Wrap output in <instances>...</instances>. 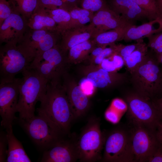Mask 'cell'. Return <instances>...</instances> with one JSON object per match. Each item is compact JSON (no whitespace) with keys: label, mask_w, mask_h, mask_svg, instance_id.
I'll list each match as a JSON object with an SVG mask.
<instances>
[{"label":"cell","mask_w":162,"mask_h":162,"mask_svg":"<svg viewBox=\"0 0 162 162\" xmlns=\"http://www.w3.org/2000/svg\"><path fill=\"white\" fill-rule=\"evenodd\" d=\"M68 98L74 120L85 115L89 107V100L80 86L72 89L64 87Z\"/></svg>","instance_id":"ac0fdd59"},{"label":"cell","mask_w":162,"mask_h":162,"mask_svg":"<svg viewBox=\"0 0 162 162\" xmlns=\"http://www.w3.org/2000/svg\"><path fill=\"white\" fill-rule=\"evenodd\" d=\"M27 119H19L20 124L33 142L44 151L67 136L55 123L44 114L38 112Z\"/></svg>","instance_id":"3957f363"},{"label":"cell","mask_w":162,"mask_h":162,"mask_svg":"<svg viewBox=\"0 0 162 162\" xmlns=\"http://www.w3.org/2000/svg\"><path fill=\"white\" fill-rule=\"evenodd\" d=\"M67 62V54L58 43L33 61L28 68L33 69L48 81L58 80L60 76L64 74Z\"/></svg>","instance_id":"9c48e42d"},{"label":"cell","mask_w":162,"mask_h":162,"mask_svg":"<svg viewBox=\"0 0 162 162\" xmlns=\"http://www.w3.org/2000/svg\"><path fill=\"white\" fill-rule=\"evenodd\" d=\"M89 24L94 29V38L99 34L109 30L134 26L111 9L106 3L100 10L94 13L93 19Z\"/></svg>","instance_id":"5bb4252c"},{"label":"cell","mask_w":162,"mask_h":162,"mask_svg":"<svg viewBox=\"0 0 162 162\" xmlns=\"http://www.w3.org/2000/svg\"><path fill=\"white\" fill-rule=\"evenodd\" d=\"M97 46L92 39L72 47L68 51V62L78 61L87 58L88 54Z\"/></svg>","instance_id":"cb8c5ba5"},{"label":"cell","mask_w":162,"mask_h":162,"mask_svg":"<svg viewBox=\"0 0 162 162\" xmlns=\"http://www.w3.org/2000/svg\"><path fill=\"white\" fill-rule=\"evenodd\" d=\"M148 15L150 21L158 20L159 14L156 0H133Z\"/></svg>","instance_id":"f1b7e54d"},{"label":"cell","mask_w":162,"mask_h":162,"mask_svg":"<svg viewBox=\"0 0 162 162\" xmlns=\"http://www.w3.org/2000/svg\"><path fill=\"white\" fill-rule=\"evenodd\" d=\"M105 116L107 120L112 123H117L119 120L118 114L112 110H108L106 111Z\"/></svg>","instance_id":"ab89813d"},{"label":"cell","mask_w":162,"mask_h":162,"mask_svg":"<svg viewBox=\"0 0 162 162\" xmlns=\"http://www.w3.org/2000/svg\"><path fill=\"white\" fill-rule=\"evenodd\" d=\"M137 41L136 43L127 45L115 44V53L122 57L125 62L127 57L140 46L143 40L141 39Z\"/></svg>","instance_id":"f546056e"},{"label":"cell","mask_w":162,"mask_h":162,"mask_svg":"<svg viewBox=\"0 0 162 162\" xmlns=\"http://www.w3.org/2000/svg\"><path fill=\"white\" fill-rule=\"evenodd\" d=\"M104 139L99 118L94 116L89 118L77 139L78 160L82 162L101 161Z\"/></svg>","instance_id":"5b68a950"},{"label":"cell","mask_w":162,"mask_h":162,"mask_svg":"<svg viewBox=\"0 0 162 162\" xmlns=\"http://www.w3.org/2000/svg\"><path fill=\"white\" fill-rule=\"evenodd\" d=\"M14 10L19 13L27 20L33 13L38 0H8Z\"/></svg>","instance_id":"83f0119b"},{"label":"cell","mask_w":162,"mask_h":162,"mask_svg":"<svg viewBox=\"0 0 162 162\" xmlns=\"http://www.w3.org/2000/svg\"><path fill=\"white\" fill-rule=\"evenodd\" d=\"M8 140L6 132L1 131L0 134V162H6L8 148Z\"/></svg>","instance_id":"e575fe53"},{"label":"cell","mask_w":162,"mask_h":162,"mask_svg":"<svg viewBox=\"0 0 162 162\" xmlns=\"http://www.w3.org/2000/svg\"><path fill=\"white\" fill-rule=\"evenodd\" d=\"M106 0H80L81 8L94 13L100 10L106 3Z\"/></svg>","instance_id":"d6a6232c"},{"label":"cell","mask_w":162,"mask_h":162,"mask_svg":"<svg viewBox=\"0 0 162 162\" xmlns=\"http://www.w3.org/2000/svg\"><path fill=\"white\" fill-rule=\"evenodd\" d=\"M13 9L8 0H0V26L11 14Z\"/></svg>","instance_id":"836d02e7"},{"label":"cell","mask_w":162,"mask_h":162,"mask_svg":"<svg viewBox=\"0 0 162 162\" xmlns=\"http://www.w3.org/2000/svg\"><path fill=\"white\" fill-rule=\"evenodd\" d=\"M148 47L157 55L162 53V32L152 34L148 37Z\"/></svg>","instance_id":"4dcf8cb0"},{"label":"cell","mask_w":162,"mask_h":162,"mask_svg":"<svg viewBox=\"0 0 162 162\" xmlns=\"http://www.w3.org/2000/svg\"><path fill=\"white\" fill-rule=\"evenodd\" d=\"M134 125L130 132L134 162H147L160 145L156 130L142 125Z\"/></svg>","instance_id":"7c38bea8"},{"label":"cell","mask_w":162,"mask_h":162,"mask_svg":"<svg viewBox=\"0 0 162 162\" xmlns=\"http://www.w3.org/2000/svg\"><path fill=\"white\" fill-rule=\"evenodd\" d=\"M77 139L66 137L44 151L40 162H74L79 160Z\"/></svg>","instance_id":"4fadbf2b"},{"label":"cell","mask_w":162,"mask_h":162,"mask_svg":"<svg viewBox=\"0 0 162 162\" xmlns=\"http://www.w3.org/2000/svg\"><path fill=\"white\" fill-rule=\"evenodd\" d=\"M94 37V29L89 24L73 27L61 33L60 44L63 51L67 54L70 48Z\"/></svg>","instance_id":"e0dca14e"},{"label":"cell","mask_w":162,"mask_h":162,"mask_svg":"<svg viewBox=\"0 0 162 162\" xmlns=\"http://www.w3.org/2000/svg\"><path fill=\"white\" fill-rule=\"evenodd\" d=\"M8 142L6 162H31L21 142L14 134L12 126L5 129Z\"/></svg>","instance_id":"d6986e66"},{"label":"cell","mask_w":162,"mask_h":162,"mask_svg":"<svg viewBox=\"0 0 162 162\" xmlns=\"http://www.w3.org/2000/svg\"><path fill=\"white\" fill-rule=\"evenodd\" d=\"M131 26L101 33L96 36L92 40L97 46L110 45L123 40L126 31Z\"/></svg>","instance_id":"603a6c76"},{"label":"cell","mask_w":162,"mask_h":162,"mask_svg":"<svg viewBox=\"0 0 162 162\" xmlns=\"http://www.w3.org/2000/svg\"><path fill=\"white\" fill-rule=\"evenodd\" d=\"M58 8H61L66 10L62 0H38L35 9L51 10Z\"/></svg>","instance_id":"1f68e13d"},{"label":"cell","mask_w":162,"mask_h":162,"mask_svg":"<svg viewBox=\"0 0 162 162\" xmlns=\"http://www.w3.org/2000/svg\"><path fill=\"white\" fill-rule=\"evenodd\" d=\"M46 10L56 23L58 31L60 34L70 28L71 18L69 11L61 8Z\"/></svg>","instance_id":"d4e9b609"},{"label":"cell","mask_w":162,"mask_h":162,"mask_svg":"<svg viewBox=\"0 0 162 162\" xmlns=\"http://www.w3.org/2000/svg\"><path fill=\"white\" fill-rule=\"evenodd\" d=\"M80 86L86 95L91 94L92 93L93 88L94 86L91 82L87 78L81 82Z\"/></svg>","instance_id":"74e56055"},{"label":"cell","mask_w":162,"mask_h":162,"mask_svg":"<svg viewBox=\"0 0 162 162\" xmlns=\"http://www.w3.org/2000/svg\"><path fill=\"white\" fill-rule=\"evenodd\" d=\"M22 78L0 80V115L1 125L5 129L12 126L16 118L15 113Z\"/></svg>","instance_id":"8fae6325"},{"label":"cell","mask_w":162,"mask_h":162,"mask_svg":"<svg viewBox=\"0 0 162 162\" xmlns=\"http://www.w3.org/2000/svg\"><path fill=\"white\" fill-rule=\"evenodd\" d=\"M115 45L114 43L110 45L109 47H105L100 54L94 58L95 63L97 64H100L104 59L115 53Z\"/></svg>","instance_id":"d590c367"},{"label":"cell","mask_w":162,"mask_h":162,"mask_svg":"<svg viewBox=\"0 0 162 162\" xmlns=\"http://www.w3.org/2000/svg\"><path fill=\"white\" fill-rule=\"evenodd\" d=\"M103 149L102 161L134 162L130 133L123 129H115L104 136Z\"/></svg>","instance_id":"ba28073f"},{"label":"cell","mask_w":162,"mask_h":162,"mask_svg":"<svg viewBox=\"0 0 162 162\" xmlns=\"http://www.w3.org/2000/svg\"><path fill=\"white\" fill-rule=\"evenodd\" d=\"M162 115V97L154 102Z\"/></svg>","instance_id":"ee69618b"},{"label":"cell","mask_w":162,"mask_h":162,"mask_svg":"<svg viewBox=\"0 0 162 162\" xmlns=\"http://www.w3.org/2000/svg\"><path fill=\"white\" fill-rule=\"evenodd\" d=\"M22 73L17 110L19 119L26 120L35 115L36 104L45 92L48 81L32 69L28 68Z\"/></svg>","instance_id":"7a4b0ae2"},{"label":"cell","mask_w":162,"mask_h":162,"mask_svg":"<svg viewBox=\"0 0 162 162\" xmlns=\"http://www.w3.org/2000/svg\"><path fill=\"white\" fill-rule=\"evenodd\" d=\"M111 57L105 58L100 64L101 68L109 72H112L118 69L112 55Z\"/></svg>","instance_id":"8d00e7d4"},{"label":"cell","mask_w":162,"mask_h":162,"mask_svg":"<svg viewBox=\"0 0 162 162\" xmlns=\"http://www.w3.org/2000/svg\"><path fill=\"white\" fill-rule=\"evenodd\" d=\"M59 83V80L48 82L37 111L47 116L69 135L74 119L65 89Z\"/></svg>","instance_id":"6da1fadb"},{"label":"cell","mask_w":162,"mask_h":162,"mask_svg":"<svg viewBox=\"0 0 162 162\" xmlns=\"http://www.w3.org/2000/svg\"><path fill=\"white\" fill-rule=\"evenodd\" d=\"M0 49V80H10L28 68L31 61L14 40L4 43Z\"/></svg>","instance_id":"30bf717a"},{"label":"cell","mask_w":162,"mask_h":162,"mask_svg":"<svg viewBox=\"0 0 162 162\" xmlns=\"http://www.w3.org/2000/svg\"><path fill=\"white\" fill-rule=\"evenodd\" d=\"M157 57L159 62L162 64V53L157 55Z\"/></svg>","instance_id":"f6af8a7d"},{"label":"cell","mask_w":162,"mask_h":162,"mask_svg":"<svg viewBox=\"0 0 162 162\" xmlns=\"http://www.w3.org/2000/svg\"><path fill=\"white\" fill-rule=\"evenodd\" d=\"M156 134L158 141L162 146V118L156 130Z\"/></svg>","instance_id":"7bdbcfd3"},{"label":"cell","mask_w":162,"mask_h":162,"mask_svg":"<svg viewBox=\"0 0 162 162\" xmlns=\"http://www.w3.org/2000/svg\"><path fill=\"white\" fill-rule=\"evenodd\" d=\"M162 92V79L160 83L158 92Z\"/></svg>","instance_id":"bcb514c9"},{"label":"cell","mask_w":162,"mask_h":162,"mask_svg":"<svg viewBox=\"0 0 162 162\" xmlns=\"http://www.w3.org/2000/svg\"><path fill=\"white\" fill-rule=\"evenodd\" d=\"M66 9L69 11L73 8L79 6L80 0H62Z\"/></svg>","instance_id":"60d3db41"},{"label":"cell","mask_w":162,"mask_h":162,"mask_svg":"<svg viewBox=\"0 0 162 162\" xmlns=\"http://www.w3.org/2000/svg\"><path fill=\"white\" fill-rule=\"evenodd\" d=\"M60 39L61 34L57 32L30 29L17 45L31 63L58 44Z\"/></svg>","instance_id":"52a82bcc"},{"label":"cell","mask_w":162,"mask_h":162,"mask_svg":"<svg viewBox=\"0 0 162 162\" xmlns=\"http://www.w3.org/2000/svg\"><path fill=\"white\" fill-rule=\"evenodd\" d=\"M148 46L143 42L127 58L124 64L130 74L142 63L148 52Z\"/></svg>","instance_id":"484cf974"},{"label":"cell","mask_w":162,"mask_h":162,"mask_svg":"<svg viewBox=\"0 0 162 162\" xmlns=\"http://www.w3.org/2000/svg\"><path fill=\"white\" fill-rule=\"evenodd\" d=\"M147 162H162V146L160 144Z\"/></svg>","instance_id":"f35d334b"},{"label":"cell","mask_w":162,"mask_h":162,"mask_svg":"<svg viewBox=\"0 0 162 162\" xmlns=\"http://www.w3.org/2000/svg\"><path fill=\"white\" fill-rule=\"evenodd\" d=\"M157 23H159L158 21L154 20L138 26L136 25L131 26L126 31L123 40L126 42L137 41L158 33V29L154 27V25Z\"/></svg>","instance_id":"44dd1931"},{"label":"cell","mask_w":162,"mask_h":162,"mask_svg":"<svg viewBox=\"0 0 162 162\" xmlns=\"http://www.w3.org/2000/svg\"><path fill=\"white\" fill-rule=\"evenodd\" d=\"M69 12L71 18L70 28L85 25L88 22L90 23L94 15V13L79 6L73 8Z\"/></svg>","instance_id":"4316f807"},{"label":"cell","mask_w":162,"mask_h":162,"mask_svg":"<svg viewBox=\"0 0 162 162\" xmlns=\"http://www.w3.org/2000/svg\"><path fill=\"white\" fill-rule=\"evenodd\" d=\"M112 72H108L102 68L89 73L87 79L92 83L94 87L104 88L110 85L114 81H122L125 78L124 75H112Z\"/></svg>","instance_id":"7402d4cb"},{"label":"cell","mask_w":162,"mask_h":162,"mask_svg":"<svg viewBox=\"0 0 162 162\" xmlns=\"http://www.w3.org/2000/svg\"><path fill=\"white\" fill-rule=\"evenodd\" d=\"M157 55L148 52L142 63L131 74V80L136 92L150 98L158 93L162 72Z\"/></svg>","instance_id":"277c9868"},{"label":"cell","mask_w":162,"mask_h":162,"mask_svg":"<svg viewBox=\"0 0 162 162\" xmlns=\"http://www.w3.org/2000/svg\"><path fill=\"white\" fill-rule=\"evenodd\" d=\"M27 26L33 30H45L58 32L56 23L44 9H35L27 20Z\"/></svg>","instance_id":"ffe728a7"},{"label":"cell","mask_w":162,"mask_h":162,"mask_svg":"<svg viewBox=\"0 0 162 162\" xmlns=\"http://www.w3.org/2000/svg\"><path fill=\"white\" fill-rule=\"evenodd\" d=\"M28 28L27 20L13 10L0 26V44L12 40L18 43L27 31Z\"/></svg>","instance_id":"9a60e30c"},{"label":"cell","mask_w":162,"mask_h":162,"mask_svg":"<svg viewBox=\"0 0 162 162\" xmlns=\"http://www.w3.org/2000/svg\"><path fill=\"white\" fill-rule=\"evenodd\" d=\"M129 116L134 124L140 125L156 130L160 122L162 115L150 98L138 93L126 95Z\"/></svg>","instance_id":"8992f818"},{"label":"cell","mask_w":162,"mask_h":162,"mask_svg":"<svg viewBox=\"0 0 162 162\" xmlns=\"http://www.w3.org/2000/svg\"><path fill=\"white\" fill-rule=\"evenodd\" d=\"M112 105L115 108L121 111H124L127 107L126 103L122 100L118 99L113 100Z\"/></svg>","instance_id":"b9f144b4"},{"label":"cell","mask_w":162,"mask_h":162,"mask_svg":"<svg viewBox=\"0 0 162 162\" xmlns=\"http://www.w3.org/2000/svg\"><path fill=\"white\" fill-rule=\"evenodd\" d=\"M108 7L132 25L137 21H150L146 13L133 0H106Z\"/></svg>","instance_id":"2e32d148"}]
</instances>
